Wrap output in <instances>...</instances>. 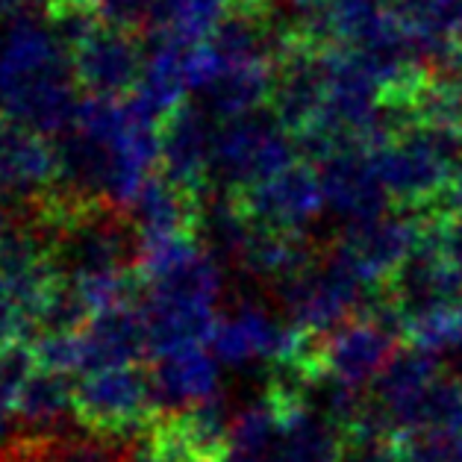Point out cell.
Instances as JSON below:
<instances>
[{
    "instance_id": "obj_1",
    "label": "cell",
    "mask_w": 462,
    "mask_h": 462,
    "mask_svg": "<svg viewBox=\"0 0 462 462\" xmlns=\"http://www.w3.org/2000/svg\"><path fill=\"white\" fill-rule=\"evenodd\" d=\"M74 424L88 439L124 445L151 430L162 410L156 403L151 365L86 371L74 377Z\"/></svg>"
},
{
    "instance_id": "obj_23",
    "label": "cell",
    "mask_w": 462,
    "mask_h": 462,
    "mask_svg": "<svg viewBox=\"0 0 462 462\" xmlns=\"http://www.w3.org/2000/svg\"><path fill=\"white\" fill-rule=\"evenodd\" d=\"M44 6H83V9H97L100 0H44Z\"/></svg>"
},
{
    "instance_id": "obj_25",
    "label": "cell",
    "mask_w": 462,
    "mask_h": 462,
    "mask_svg": "<svg viewBox=\"0 0 462 462\" xmlns=\"http://www.w3.org/2000/svg\"><path fill=\"white\" fill-rule=\"evenodd\" d=\"M459 307H462V300H459Z\"/></svg>"
},
{
    "instance_id": "obj_24",
    "label": "cell",
    "mask_w": 462,
    "mask_h": 462,
    "mask_svg": "<svg viewBox=\"0 0 462 462\" xmlns=\"http://www.w3.org/2000/svg\"><path fill=\"white\" fill-rule=\"evenodd\" d=\"M198 462H218V459H198Z\"/></svg>"
},
{
    "instance_id": "obj_18",
    "label": "cell",
    "mask_w": 462,
    "mask_h": 462,
    "mask_svg": "<svg viewBox=\"0 0 462 462\" xmlns=\"http://www.w3.org/2000/svg\"><path fill=\"white\" fill-rule=\"evenodd\" d=\"M401 339L421 354H457L462 351V307H436L401 321Z\"/></svg>"
},
{
    "instance_id": "obj_20",
    "label": "cell",
    "mask_w": 462,
    "mask_h": 462,
    "mask_svg": "<svg viewBox=\"0 0 462 462\" xmlns=\"http://www.w3.org/2000/svg\"><path fill=\"white\" fill-rule=\"evenodd\" d=\"M394 448L403 462H462V433H419Z\"/></svg>"
},
{
    "instance_id": "obj_2",
    "label": "cell",
    "mask_w": 462,
    "mask_h": 462,
    "mask_svg": "<svg viewBox=\"0 0 462 462\" xmlns=\"http://www.w3.org/2000/svg\"><path fill=\"white\" fill-rule=\"evenodd\" d=\"M459 153L462 139L410 124L394 139L371 151V160L389 191L392 207L427 212L450 189Z\"/></svg>"
},
{
    "instance_id": "obj_11",
    "label": "cell",
    "mask_w": 462,
    "mask_h": 462,
    "mask_svg": "<svg viewBox=\"0 0 462 462\" xmlns=\"http://www.w3.org/2000/svg\"><path fill=\"white\" fill-rule=\"evenodd\" d=\"M324 207L347 224L371 221L392 209V198L371 160V151H339L319 165Z\"/></svg>"
},
{
    "instance_id": "obj_3",
    "label": "cell",
    "mask_w": 462,
    "mask_h": 462,
    "mask_svg": "<svg viewBox=\"0 0 462 462\" xmlns=\"http://www.w3.org/2000/svg\"><path fill=\"white\" fill-rule=\"evenodd\" d=\"M295 162H300L298 142L268 106L216 127L212 180L221 186V195H239Z\"/></svg>"
},
{
    "instance_id": "obj_12",
    "label": "cell",
    "mask_w": 462,
    "mask_h": 462,
    "mask_svg": "<svg viewBox=\"0 0 462 462\" xmlns=\"http://www.w3.org/2000/svg\"><path fill=\"white\" fill-rule=\"evenodd\" d=\"M62 183L60 151L39 133L0 118V195L30 200Z\"/></svg>"
},
{
    "instance_id": "obj_19",
    "label": "cell",
    "mask_w": 462,
    "mask_h": 462,
    "mask_svg": "<svg viewBox=\"0 0 462 462\" xmlns=\"http://www.w3.org/2000/svg\"><path fill=\"white\" fill-rule=\"evenodd\" d=\"M32 368L48 371V374H65L74 377L77 371L83 374V336H36L30 342Z\"/></svg>"
},
{
    "instance_id": "obj_4",
    "label": "cell",
    "mask_w": 462,
    "mask_h": 462,
    "mask_svg": "<svg viewBox=\"0 0 462 462\" xmlns=\"http://www.w3.org/2000/svg\"><path fill=\"white\" fill-rule=\"evenodd\" d=\"M424 236V212L392 207L383 216L347 224L330 256L342 263L359 283L380 291L398 274V268L419 251Z\"/></svg>"
},
{
    "instance_id": "obj_15",
    "label": "cell",
    "mask_w": 462,
    "mask_h": 462,
    "mask_svg": "<svg viewBox=\"0 0 462 462\" xmlns=\"http://www.w3.org/2000/svg\"><path fill=\"white\" fill-rule=\"evenodd\" d=\"M148 365L162 412H180L218 398V363L207 347H189L171 356L151 359Z\"/></svg>"
},
{
    "instance_id": "obj_14",
    "label": "cell",
    "mask_w": 462,
    "mask_h": 462,
    "mask_svg": "<svg viewBox=\"0 0 462 462\" xmlns=\"http://www.w3.org/2000/svg\"><path fill=\"white\" fill-rule=\"evenodd\" d=\"M130 218L139 230V242H162L183 239V236H200L204 230V200L186 195L183 189L171 186L156 171L144 183L139 200L130 209Z\"/></svg>"
},
{
    "instance_id": "obj_10",
    "label": "cell",
    "mask_w": 462,
    "mask_h": 462,
    "mask_svg": "<svg viewBox=\"0 0 462 462\" xmlns=\"http://www.w3.org/2000/svg\"><path fill=\"white\" fill-rule=\"evenodd\" d=\"M327 104V74H324V51L312 44L291 39L280 53L274 88L268 109L283 124L291 136H300L321 118Z\"/></svg>"
},
{
    "instance_id": "obj_21",
    "label": "cell",
    "mask_w": 462,
    "mask_h": 462,
    "mask_svg": "<svg viewBox=\"0 0 462 462\" xmlns=\"http://www.w3.org/2000/svg\"><path fill=\"white\" fill-rule=\"evenodd\" d=\"M36 339V330L27 321V315L15 307V300L0 286V356L18 351Z\"/></svg>"
},
{
    "instance_id": "obj_13",
    "label": "cell",
    "mask_w": 462,
    "mask_h": 462,
    "mask_svg": "<svg viewBox=\"0 0 462 462\" xmlns=\"http://www.w3.org/2000/svg\"><path fill=\"white\" fill-rule=\"evenodd\" d=\"M83 336V374L104 368L144 365L151 356V336L142 303L95 315Z\"/></svg>"
},
{
    "instance_id": "obj_16",
    "label": "cell",
    "mask_w": 462,
    "mask_h": 462,
    "mask_svg": "<svg viewBox=\"0 0 462 462\" xmlns=\"http://www.w3.org/2000/svg\"><path fill=\"white\" fill-rule=\"evenodd\" d=\"M74 377L48 374L32 368L21 383L15 398V419L21 436L48 439V436H71L65 421L74 419Z\"/></svg>"
},
{
    "instance_id": "obj_6",
    "label": "cell",
    "mask_w": 462,
    "mask_h": 462,
    "mask_svg": "<svg viewBox=\"0 0 462 462\" xmlns=\"http://www.w3.org/2000/svg\"><path fill=\"white\" fill-rule=\"evenodd\" d=\"M401 333L392 324L377 319H354L339 330L315 336L312 345V374H327L347 386L368 389L389 359L401 351Z\"/></svg>"
},
{
    "instance_id": "obj_7",
    "label": "cell",
    "mask_w": 462,
    "mask_h": 462,
    "mask_svg": "<svg viewBox=\"0 0 462 462\" xmlns=\"http://www.w3.org/2000/svg\"><path fill=\"white\" fill-rule=\"evenodd\" d=\"M230 198L256 230L268 233H307L327 209L319 168L303 160Z\"/></svg>"
},
{
    "instance_id": "obj_9",
    "label": "cell",
    "mask_w": 462,
    "mask_h": 462,
    "mask_svg": "<svg viewBox=\"0 0 462 462\" xmlns=\"http://www.w3.org/2000/svg\"><path fill=\"white\" fill-rule=\"evenodd\" d=\"M216 127L204 106L186 100L162 121L160 174L191 198H207L212 186V144Z\"/></svg>"
},
{
    "instance_id": "obj_5",
    "label": "cell",
    "mask_w": 462,
    "mask_h": 462,
    "mask_svg": "<svg viewBox=\"0 0 462 462\" xmlns=\"http://www.w3.org/2000/svg\"><path fill=\"white\" fill-rule=\"evenodd\" d=\"M142 32L100 24L69 51L74 80L88 97H130L139 88L148 62Z\"/></svg>"
},
{
    "instance_id": "obj_22",
    "label": "cell",
    "mask_w": 462,
    "mask_h": 462,
    "mask_svg": "<svg viewBox=\"0 0 462 462\" xmlns=\"http://www.w3.org/2000/svg\"><path fill=\"white\" fill-rule=\"evenodd\" d=\"M127 462H171V459L160 457L153 448H148L144 442H136V445H130V457H127Z\"/></svg>"
},
{
    "instance_id": "obj_17",
    "label": "cell",
    "mask_w": 462,
    "mask_h": 462,
    "mask_svg": "<svg viewBox=\"0 0 462 462\" xmlns=\"http://www.w3.org/2000/svg\"><path fill=\"white\" fill-rule=\"evenodd\" d=\"M315 263H321V259L307 239V233H268L256 227L239 256V265L245 272L263 280H274L277 286L307 272Z\"/></svg>"
},
{
    "instance_id": "obj_8",
    "label": "cell",
    "mask_w": 462,
    "mask_h": 462,
    "mask_svg": "<svg viewBox=\"0 0 462 462\" xmlns=\"http://www.w3.org/2000/svg\"><path fill=\"white\" fill-rule=\"evenodd\" d=\"M80 86L74 80L71 60H62L39 74H30L0 95V118H9L39 136L62 139L74 130Z\"/></svg>"
}]
</instances>
